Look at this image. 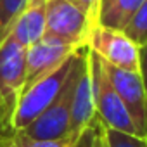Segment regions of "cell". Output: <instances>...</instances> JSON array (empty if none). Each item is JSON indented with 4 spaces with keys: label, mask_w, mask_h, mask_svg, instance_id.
<instances>
[{
    "label": "cell",
    "mask_w": 147,
    "mask_h": 147,
    "mask_svg": "<svg viewBox=\"0 0 147 147\" xmlns=\"http://www.w3.org/2000/svg\"><path fill=\"white\" fill-rule=\"evenodd\" d=\"M80 49L76 52H73L64 62H61L50 73H47L45 76L38 78L28 88L23 90V94H21V97L18 100L16 111L12 114V119H11V133L26 128L31 121H35L55 100V97L62 90L73 66L76 62Z\"/></svg>",
    "instance_id": "obj_1"
},
{
    "label": "cell",
    "mask_w": 147,
    "mask_h": 147,
    "mask_svg": "<svg viewBox=\"0 0 147 147\" xmlns=\"http://www.w3.org/2000/svg\"><path fill=\"white\" fill-rule=\"evenodd\" d=\"M88 69H90V80H92L94 107L99 121L106 128H113L130 135H138L123 100L119 99L116 88L113 87L111 80L106 75L102 59L90 49H88Z\"/></svg>",
    "instance_id": "obj_2"
},
{
    "label": "cell",
    "mask_w": 147,
    "mask_h": 147,
    "mask_svg": "<svg viewBox=\"0 0 147 147\" xmlns=\"http://www.w3.org/2000/svg\"><path fill=\"white\" fill-rule=\"evenodd\" d=\"M85 57H87V45L80 49L76 62L73 66L62 90L55 97V100L35 121H31L26 128H23L19 131H23V133H26L28 137H33V138H47V140L62 138V137L69 135L73 92H75V85H76V80H78V75H80V69L85 62Z\"/></svg>",
    "instance_id": "obj_3"
},
{
    "label": "cell",
    "mask_w": 147,
    "mask_h": 147,
    "mask_svg": "<svg viewBox=\"0 0 147 147\" xmlns=\"http://www.w3.org/2000/svg\"><path fill=\"white\" fill-rule=\"evenodd\" d=\"M26 83V47L7 36L0 43V113L11 133V119Z\"/></svg>",
    "instance_id": "obj_4"
},
{
    "label": "cell",
    "mask_w": 147,
    "mask_h": 147,
    "mask_svg": "<svg viewBox=\"0 0 147 147\" xmlns=\"http://www.w3.org/2000/svg\"><path fill=\"white\" fill-rule=\"evenodd\" d=\"M94 24L67 0H45V35L73 47H85Z\"/></svg>",
    "instance_id": "obj_5"
},
{
    "label": "cell",
    "mask_w": 147,
    "mask_h": 147,
    "mask_svg": "<svg viewBox=\"0 0 147 147\" xmlns=\"http://www.w3.org/2000/svg\"><path fill=\"white\" fill-rule=\"evenodd\" d=\"M87 47L104 62L119 69L138 73V47L123 31L94 26L88 33Z\"/></svg>",
    "instance_id": "obj_6"
},
{
    "label": "cell",
    "mask_w": 147,
    "mask_h": 147,
    "mask_svg": "<svg viewBox=\"0 0 147 147\" xmlns=\"http://www.w3.org/2000/svg\"><path fill=\"white\" fill-rule=\"evenodd\" d=\"M104 71L116 88L119 99L123 100L135 128L140 137L147 138V94L142 83V78L137 71H126L114 67L102 61Z\"/></svg>",
    "instance_id": "obj_7"
},
{
    "label": "cell",
    "mask_w": 147,
    "mask_h": 147,
    "mask_svg": "<svg viewBox=\"0 0 147 147\" xmlns=\"http://www.w3.org/2000/svg\"><path fill=\"white\" fill-rule=\"evenodd\" d=\"M80 47H73L64 42L43 36L36 43L30 45L26 49V83L24 88H28L33 82L45 76L54 67H57L61 62H64L73 52H76ZM23 88V90H24Z\"/></svg>",
    "instance_id": "obj_8"
},
{
    "label": "cell",
    "mask_w": 147,
    "mask_h": 147,
    "mask_svg": "<svg viewBox=\"0 0 147 147\" xmlns=\"http://www.w3.org/2000/svg\"><path fill=\"white\" fill-rule=\"evenodd\" d=\"M95 107H94V94H92V80L88 69V49L85 62L80 69V75L73 92L71 102V121H69V135H80L87 126L92 125L95 119Z\"/></svg>",
    "instance_id": "obj_9"
},
{
    "label": "cell",
    "mask_w": 147,
    "mask_h": 147,
    "mask_svg": "<svg viewBox=\"0 0 147 147\" xmlns=\"http://www.w3.org/2000/svg\"><path fill=\"white\" fill-rule=\"evenodd\" d=\"M45 35V0H28L26 7L18 16L12 31V36L23 47H30L42 40Z\"/></svg>",
    "instance_id": "obj_10"
},
{
    "label": "cell",
    "mask_w": 147,
    "mask_h": 147,
    "mask_svg": "<svg viewBox=\"0 0 147 147\" xmlns=\"http://www.w3.org/2000/svg\"><path fill=\"white\" fill-rule=\"evenodd\" d=\"M142 2L144 0H100L97 26L123 31Z\"/></svg>",
    "instance_id": "obj_11"
},
{
    "label": "cell",
    "mask_w": 147,
    "mask_h": 147,
    "mask_svg": "<svg viewBox=\"0 0 147 147\" xmlns=\"http://www.w3.org/2000/svg\"><path fill=\"white\" fill-rule=\"evenodd\" d=\"M76 138H78L76 135H67L62 138L47 140V138L28 137L23 131H12V133H9L7 142H9V147H73Z\"/></svg>",
    "instance_id": "obj_12"
},
{
    "label": "cell",
    "mask_w": 147,
    "mask_h": 147,
    "mask_svg": "<svg viewBox=\"0 0 147 147\" xmlns=\"http://www.w3.org/2000/svg\"><path fill=\"white\" fill-rule=\"evenodd\" d=\"M26 4L28 0H0V43L11 35L12 26Z\"/></svg>",
    "instance_id": "obj_13"
},
{
    "label": "cell",
    "mask_w": 147,
    "mask_h": 147,
    "mask_svg": "<svg viewBox=\"0 0 147 147\" xmlns=\"http://www.w3.org/2000/svg\"><path fill=\"white\" fill-rule=\"evenodd\" d=\"M123 33L137 47H140L147 40V0H144V2L140 4L138 11L135 12V16L131 18V21L125 26Z\"/></svg>",
    "instance_id": "obj_14"
},
{
    "label": "cell",
    "mask_w": 147,
    "mask_h": 147,
    "mask_svg": "<svg viewBox=\"0 0 147 147\" xmlns=\"http://www.w3.org/2000/svg\"><path fill=\"white\" fill-rule=\"evenodd\" d=\"M104 137L107 147H147V138L138 135H130L125 131H118L113 128H106L102 125Z\"/></svg>",
    "instance_id": "obj_15"
},
{
    "label": "cell",
    "mask_w": 147,
    "mask_h": 147,
    "mask_svg": "<svg viewBox=\"0 0 147 147\" xmlns=\"http://www.w3.org/2000/svg\"><path fill=\"white\" fill-rule=\"evenodd\" d=\"M75 5L76 9H80L94 26H97V16H99V2L100 0H67Z\"/></svg>",
    "instance_id": "obj_16"
},
{
    "label": "cell",
    "mask_w": 147,
    "mask_h": 147,
    "mask_svg": "<svg viewBox=\"0 0 147 147\" xmlns=\"http://www.w3.org/2000/svg\"><path fill=\"white\" fill-rule=\"evenodd\" d=\"M95 130H97V116H95V119L92 121V125L87 126V128L78 135V138L75 140L73 147H94V142H95Z\"/></svg>",
    "instance_id": "obj_17"
},
{
    "label": "cell",
    "mask_w": 147,
    "mask_h": 147,
    "mask_svg": "<svg viewBox=\"0 0 147 147\" xmlns=\"http://www.w3.org/2000/svg\"><path fill=\"white\" fill-rule=\"evenodd\" d=\"M138 75L142 78V83L147 94V40L138 47Z\"/></svg>",
    "instance_id": "obj_18"
},
{
    "label": "cell",
    "mask_w": 147,
    "mask_h": 147,
    "mask_svg": "<svg viewBox=\"0 0 147 147\" xmlns=\"http://www.w3.org/2000/svg\"><path fill=\"white\" fill-rule=\"evenodd\" d=\"M94 147H107L106 144V137H104V130H102V123L97 118V130H95V142Z\"/></svg>",
    "instance_id": "obj_19"
},
{
    "label": "cell",
    "mask_w": 147,
    "mask_h": 147,
    "mask_svg": "<svg viewBox=\"0 0 147 147\" xmlns=\"http://www.w3.org/2000/svg\"><path fill=\"white\" fill-rule=\"evenodd\" d=\"M4 135H9V130L5 128L4 119H2V113H0V137H4Z\"/></svg>",
    "instance_id": "obj_20"
},
{
    "label": "cell",
    "mask_w": 147,
    "mask_h": 147,
    "mask_svg": "<svg viewBox=\"0 0 147 147\" xmlns=\"http://www.w3.org/2000/svg\"><path fill=\"white\" fill-rule=\"evenodd\" d=\"M7 137H9V135H4V137H0V147H9Z\"/></svg>",
    "instance_id": "obj_21"
}]
</instances>
